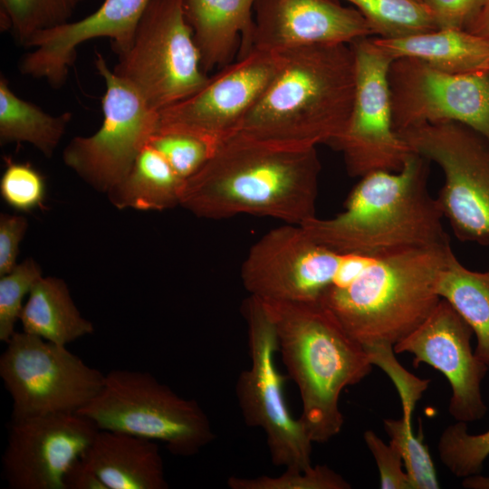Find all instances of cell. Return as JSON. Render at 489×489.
Instances as JSON below:
<instances>
[{
  "mask_svg": "<svg viewBox=\"0 0 489 489\" xmlns=\"http://www.w3.org/2000/svg\"><path fill=\"white\" fill-rule=\"evenodd\" d=\"M321 163L312 149H294L236 132L185 181L179 205L195 216L273 217L301 225L316 216Z\"/></svg>",
  "mask_w": 489,
  "mask_h": 489,
  "instance_id": "cell-1",
  "label": "cell"
},
{
  "mask_svg": "<svg viewBox=\"0 0 489 489\" xmlns=\"http://www.w3.org/2000/svg\"><path fill=\"white\" fill-rule=\"evenodd\" d=\"M278 53L274 78L236 132L294 149L331 145L344 132L353 106L356 72L350 44Z\"/></svg>",
  "mask_w": 489,
  "mask_h": 489,
  "instance_id": "cell-2",
  "label": "cell"
},
{
  "mask_svg": "<svg viewBox=\"0 0 489 489\" xmlns=\"http://www.w3.org/2000/svg\"><path fill=\"white\" fill-rule=\"evenodd\" d=\"M430 161L412 152L398 171L360 177L344 210L300 225L317 243L343 254L380 256L448 245L443 215L428 189Z\"/></svg>",
  "mask_w": 489,
  "mask_h": 489,
  "instance_id": "cell-3",
  "label": "cell"
},
{
  "mask_svg": "<svg viewBox=\"0 0 489 489\" xmlns=\"http://www.w3.org/2000/svg\"><path fill=\"white\" fill-rule=\"evenodd\" d=\"M261 300L273 322L278 351L299 388V419L313 443H326L343 426L340 393L371 372L368 352L318 301Z\"/></svg>",
  "mask_w": 489,
  "mask_h": 489,
  "instance_id": "cell-4",
  "label": "cell"
},
{
  "mask_svg": "<svg viewBox=\"0 0 489 489\" xmlns=\"http://www.w3.org/2000/svg\"><path fill=\"white\" fill-rule=\"evenodd\" d=\"M451 251L448 244L366 256L354 273L330 286L318 302L364 348L394 347L441 300L436 281Z\"/></svg>",
  "mask_w": 489,
  "mask_h": 489,
  "instance_id": "cell-5",
  "label": "cell"
},
{
  "mask_svg": "<svg viewBox=\"0 0 489 489\" xmlns=\"http://www.w3.org/2000/svg\"><path fill=\"white\" fill-rule=\"evenodd\" d=\"M78 414L101 430L164 443L179 456H193L215 439L196 400L178 396L145 371L110 370L99 393Z\"/></svg>",
  "mask_w": 489,
  "mask_h": 489,
  "instance_id": "cell-6",
  "label": "cell"
},
{
  "mask_svg": "<svg viewBox=\"0 0 489 489\" xmlns=\"http://www.w3.org/2000/svg\"><path fill=\"white\" fill-rule=\"evenodd\" d=\"M113 72L159 111L208 80L184 10V0H150Z\"/></svg>",
  "mask_w": 489,
  "mask_h": 489,
  "instance_id": "cell-7",
  "label": "cell"
},
{
  "mask_svg": "<svg viewBox=\"0 0 489 489\" xmlns=\"http://www.w3.org/2000/svg\"><path fill=\"white\" fill-rule=\"evenodd\" d=\"M398 134L413 152L442 168L445 181L436 199L456 238L489 245V139L455 121L420 124Z\"/></svg>",
  "mask_w": 489,
  "mask_h": 489,
  "instance_id": "cell-8",
  "label": "cell"
},
{
  "mask_svg": "<svg viewBox=\"0 0 489 489\" xmlns=\"http://www.w3.org/2000/svg\"><path fill=\"white\" fill-rule=\"evenodd\" d=\"M247 324L249 369L243 370L235 394L244 422L263 429L273 465L306 470L312 465V441L284 397L285 376L278 370L273 322L263 302L250 295L243 303Z\"/></svg>",
  "mask_w": 489,
  "mask_h": 489,
  "instance_id": "cell-9",
  "label": "cell"
},
{
  "mask_svg": "<svg viewBox=\"0 0 489 489\" xmlns=\"http://www.w3.org/2000/svg\"><path fill=\"white\" fill-rule=\"evenodd\" d=\"M0 377L12 401L11 420L78 413L101 390L105 375L66 346L24 331L6 342Z\"/></svg>",
  "mask_w": 489,
  "mask_h": 489,
  "instance_id": "cell-10",
  "label": "cell"
},
{
  "mask_svg": "<svg viewBox=\"0 0 489 489\" xmlns=\"http://www.w3.org/2000/svg\"><path fill=\"white\" fill-rule=\"evenodd\" d=\"M95 67L105 83L103 120L92 135L74 137L64 148V164L98 191L107 193L130 170L156 133L158 111L116 75L99 52Z\"/></svg>",
  "mask_w": 489,
  "mask_h": 489,
  "instance_id": "cell-11",
  "label": "cell"
},
{
  "mask_svg": "<svg viewBox=\"0 0 489 489\" xmlns=\"http://www.w3.org/2000/svg\"><path fill=\"white\" fill-rule=\"evenodd\" d=\"M350 44L356 72L353 106L344 132L331 146L342 154L352 177L398 171L413 151L393 126L388 80L393 58L370 37Z\"/></svg>",
  "mask_w": 489,
  "mask_h": 489,
  "instance_id": "cell-12",
  "label": "cell"
},
{
  "mask_svg": "<svg viewBox=\"0 0 489 489\" xmlns=\"http://www.w3.org/2000/svg\"><path fill=\"white\" fill-rule=\"evenodd\" d=\"M279 65V53L252 50L209 76L192 95L159 110L156 132L194 136L216 150L236 133Z\"/></svg>",
  "mask_w": 489,
  "mask_h": 489,
  "instance_id": "cell-13",
  "label": "cell"
},
{
  "mask_svg": "<svg viewBox=\"0 0 489 489\" xmlns=\"http://www.w3.org/2000/svg\"><path fill=\"white\" fill-rule=\"evenodd\" d=\"M397 133L420 124L455 121L489 139V72L449 73L412 57L388 72Z\"/></svg>",
  "mask_w": 489,
  "mask_h": 489,
  "instance_id": "cell-14",
  "label": "cell"
},
{
  "mask_svg": "<svg viewBox=\"0 0 489 489\" xmlns=\"http://www.w3.org/2000/svg\"><path fill=\"white\" fill-rule=\"evenodd\" d=\"M347 254L314 241L300 225L264 235L241 269L244 286L260 299L317 302L339 277Z\"/></svg>",
  "mask_w": 489,
  "mask_h": 489,
  "instance_id": "cell-15",
  "label": "cell"
},
{
  "mask_svg": "<svg viewBox=\"0 0 489 489\" xmlns=\"http://www.w3.org/2000/svg\"><path fill=\"white\" fill-rule=\"evenodd\" d=\"M100 429L78 413L11 420L2 456L11 489H65L64 477Z\"/></svg>",
  "mask_w": 489,
  "mask_h": 489,
  "instance_id": "cell-16",
  "label": "cell"
},
{
  "mask_svg": "<svg viewBox=\"0 0 489 489\" xmlns=\"http://www.w3.org/2000/svg\"><path fill=\"white\" fill-rule=\"evenodd\" d=\"M472 329L446 300L410 334L394 345L395 353L412 354L413 363L427 364L441 372L452 389L450 415L459 422L482 419L487 408L481 384L488 367L471 347Z\"/></svg>",
  "mask_w": 489,
  "mask_h": 489,
  "instance_id": "cell-17",
  "label": "cell"
},
{
  "mask_svg": "<svg viewBox=\"0 0 489 489\" xmlns=\"http://www.w3.org/2000/svg\"><path fill=\"white\" fill-rule=\"evenodd\" d=\"M149 1L104 0L95 12L81 20L38 32L25 46L33 50L21 59L20 72L60 88L66 82L80 44L105 37L117 55L122 54L129 49Z\"/></svg>",
  "mask_w": 489,
  "mask_h": 489,
  "instance_id": "cell-18",
  "label": "cell"
},
{
  "mask_svg": "<svg viewBox=\"0 0 489 489\" xmlns=\"http://www.w3.org/2000/svg\"><path fill=\"white\" fill-rule=\"evenodd\" d=\"M371 34L363 15L338 0H256L251 51L350 43Z\"/></svg>",
  "mask_w": 489,
  "mask_h": 489,
  "instance_id": "cell-19",
  "label": "cell"
},
{
  "mask_svg": "<svg viewBox=\"0 0 489 489\" xmlns=\"http://www.w3.org/2000/svg\"><path fill=\"white\" fill-rule=\"evenodd\" d=\"M106 489H167L158 442L123 432L99 430L82 457Z\"/></svg>",
  "mask_w": 489,
  "mask_h": 489,
  "instance_id": "cell-20",
  "label": "cell"
},
{
  "mask_svg": "<svg viewBox=\"0 0 489 489\" xmlns=\"http://www.w3.org/2000/svg\"><path fill=\"white\" fill-rule=\"evenodd\" d=\"M256 0H184V10L198 49L203 71L221 69L252 47Z\"/></svg>",
  "mask_w": 489,
  "mask_h": 489,
  "instance_id": "cell-21",
  "label": "cell"
},
{
  "mask_svg": "<svg viewBox=\"0 0 489 489\" xmlns=\"http://www.w3.org/2000/svg\"><path fill=\"white\" fill-rule=\"evenodd\" d=\"M393 59L412 57L449 73L489 72V39L462 29H436L400 38H372Z\"/></svg>",
  "mask_w": 489,
  "mask_h": 489,
  "instance_id": "cell-22",
  "label": "cell"
},
{
  "mask_svg": "<svg viewBox=\"0 0 489 489\" xmlns=\"http://www.w3.org/2000/svg\"><path fill=\"white\" fill-rule=\"evenodd\" d=\"M19 321L23 331L63 346L94 331L73 302L66 283L53 276H41L34 283Z\"/></svg>",
  "mask_w": 489,
  "mask_h": 489,
  "instance_id": "cell-23",
  "label": "cell"
},
{
  "mask_svg": "<svg viewBox=\"0 0 489 489\" xmlns=\"http://www.w3.org/2000/svg\"><path fill=\"white\" fill-rule=\"evenodd\" d=\"M185 181L148 143L128 174L107 194L118 209L162 211L179 205Z\"/></svg>",
  "mask_w": 489,
  "mask_h": 489,
  "instance_id": "cell-24",
  "label": "cell"
},
{
  "mask_svg": "<svg viewBox=\"0 0 489 489\" xmlns=\"http://www.w3.org/2000/svg\"><path fill=\"white\" fill-rule=\"evenodd\" d=\"M436 292L472 329L475 354L489 369V270H470L451 251L439 273Z\"/></svg>",
  "mask_w": 489,
  "mask_h": 489,
  "instance_id": "cell-25",
  "label": "cell"
},
{
  "mask_svg": "<svg viewBox=\"0 0 489 489\" xmlns=\"http://www.w3.org/2000/svg\"><path fill=\"white\" fill-rule=\"evenodd\" d=\"M72 120L71 112L53 116L18 97L4 75L0 77L1 144L27 142L45 157L53 156Z\"/></svg>",
  "mask_w": 489,
  "mask_h": 489,
  "instance_id": "cell-26",
  "label": "cell"
},
{
  "mask_svg": "<svg viewBox=\"0 0 489 489\" xmlns=\"http://www.w3.org/2000/svg\"><path fill=\"white\" fill-rule=\"evenodd\" d=\"M363 15L373 34L400 38L438 29L419 0H345Z\"/></svg>",
  "mask_w": 489,
  "mask_h": 489,
  "instance_id": "cell-27",
  "label": "cell"
},
{
  "mask_svg": "<svg viewBox=\"0 0 489 489\" xmlns=\"http://www.w3.org/2000/svg\"><path fill=\"white\" fill-rule=\"evenodd\" d=\"M76 0H0L1 27L24 47L38 32L69 22Z\"/></svg>",
  "mask_w": 489,
  "mask_h": 489,
  "instance_id": "cell-28",
  "label": "cell"
},
{
  "mask_svg": "<svg viewBox=\"0 0 489 489\" xmlns=\"http://www.w3.org/2000/svg\"><path fill=\"white\" fill-rule=\"evenodd\" d=\"M383 426L389 443L400 454L412 489L440 487L436 467L422 435L413 432L412 417L386 418Z\"/></svg>",
  "mask_w": 489,
  "mask_h": 489,
  "instance_id": "cell-29",
  "label": "cell"
},
{
  "mask_svg": "<svg viewBox=\"0 0 489 489\" xmlns=\"http://www.w3.org/2000/svg\"><path fill=\"white\" fill-rule=\"evenodd\" d=\"M437 450L440 460L454 475L465 478L481 474L489 456V430L469 434L466 423L457 421L444 429Z\"/></svg>",
  "mask_w": 489,
  "mask_h": 489,
  "instance_id": "cell-30",
  "label": "cell"
},
{
  "mask_svg": "<svg viewBox=\"0 0 489 489\" xmlns=\"http://www.w3.org/2000/svg\"><path fill=\"white\" fill-rule=\"evenodd\" d=\"M231 489H350L351 486L341 475L326 465H312L306 470L286 468L279 476H230Z\"/></svg>",
  "mask_w": 489,
  "mask_h": 489,
  "instance_id": "cell-31",
  "label": "cell"
},
{
  "mask_svg": "<svg viewBox=\"0 0 489 489\" xmlns=\"http://www.w3.org/2000/svg\"><path fill=\"white\" fill-rule=\"evenodd\" d=\"M0 194L6 205L22 213L42 207L46 198L44 177L33 165L5 158Z\"/></svg>",
  "mask_w": 489,
  "mask_h": 489,
  "instance_id": "cell-32",
  "label": "cell"
},
{
  "mask_svg": "<svg viewBox=\"0 0 489 489\" xmlns=\"http://www.w3.org/2000/svg\"><path fill=\"white\" fill-rule=\"evenodd\" d=\"M39 264L32 258L23 261L0 276V340L6 343L15 333V324L24 308V299L41 277Z\"/></svg>",
  "mask_w": 489,
  "mask_h": 489,
  "instance_id": "cell-33",
  "label": "cell"
},
{
  "mask_svg": "<svg viewBox=\"0 0 489 489\" xmlns=\"http://www.w3.org/2000/svg\"><path fill=\"white\" fill-rule=\"evenodd\" d=\"M149 144L185 180L198 172L215 152V149L204 140L182 133L156 132Z\"/></svg>",
  "mask_w": 489,
  "mask_h": 489,
  "instance_id": "cell-34",
  "label": "cell"
},
{
  "mask_svg": "<svg viewBox=\"0 0 489 489\" xmlns=\"http://www.w3.org/2000/svg\"><path fill=\"white\" fill-rule=\"evenodd\" d=\"M372 365L384 370L393 381L401 400L403 415L413 417L417 402L427 388L430 379H422L407 371L395 357L393 346L365 348Z\"/></svg>",
  "mask_w": 489,
  "mask_h": 489,
  "instance_id": "cell-35",
  "label": "cell"
},
{
  "mask_svg": "<svg viewBox=\"0 0 489 489\" xmlns=\"http://www.w3.org/2000/svg\"><path fill=\"white\" fill-rule=\"evenodd\" d=\"M363 438L378 466L379 487L412 489L409 477L402 468L404 464L398 451L390 443H384L372 430L365 431Z\"/></svg>",
  "mask_w": 489,
  "mask_h": 489,
  "instance_id": "cell-36",
  "label": "cell"
},
{
  "mask_svg": "<svg viewBox=\"0 0 489 489\" xmlns=\"http://www.w3.org/2000/svg\"><path fill=\"white\" fill-rule=\"evenodd\" d=\"M429 11L438 29L467 27L479 15L488 0H419Z\"/></svg>",
  "mask_w": 489,
  "mask_h": 489,
  "instance_id": "cell-37",
  "label": "cell"
},
{
  "mask_svg": "<svg viewBox=\"0 0 489 489\" xmlns=\"http://www.w3.org/2000/svg\"><path fill=\"white\" fill-rule=\"evenodd\" d=\"M27 219L19 215L0 216V276L16 266L19 245L27 230Z\"/></svg>",
  "mask_w": 489,
  "mask_h": 489,
  "instance_id": "cell-38",
  "label": "cell"
},
{
  "mask_svg": "<svg viewBox=\"0 0 489 489\" xmlns=\"http://www.w3.org/2000/svg\"><path fill=\"white\" fill-rule=\"evenodd\" d=\"M65 489H106L98 476L82 460L77 461L64 477Z\"/></svg>",
  "mask_w": 489,
  "mask_h": 489,
  "instance_id": "cell-39",
  "label": "cell"
},
{
  "mask_svg": "<svg viewBox=\"0 0 489 489\" xmlns=\"http://www.w3.org/2000/svg\"><path fill=\"white\" fill-rule=\"evenodd\" d=\"M466 31L489 39V0Z\"/></svg>",
  "mask_w": 489,
  "mask_h": 489,
  "instance_id": "cell-40",
  "label": "cell"
},
{
  "mask_svg": "<svg viewBox=\"0 0 489 489\" xmlns=\"http://www.w3.org/2000/svg\"><path fill=\"white\" fill-rule=\"evenodd\" d=\"M462 486L467 489H489V476L478 474L463 478Z\"/></svg>",
  "mask_w": 489,
  "mask_h": 489,
  "instance_id": "cell-41",
  "label": "cell"
},
{
  "mask_svg": "<svg viewBox=\"0 0 489 489\" xmlns=\"http://www.w3.org/2000/svg\"><path fill=\"white\" fill-rule=\"evenodd\" d=\"M82 1H85V0H76L77 4L82 2Z\"/></svg>",
  "mask_w": 489,
  "mask_h": 489,
  "instance_id": "cell-42",
  "label": "cell"
}]
</instances>
